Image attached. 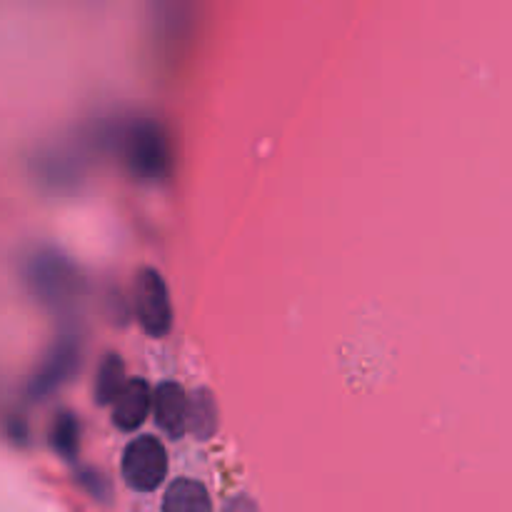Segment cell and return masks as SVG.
Segmentation results:
<instances>
[{
  "label": "cell",
  "instance_id": "10",
  "mask_svg": "<svg viewBox=\"0 0 512 512\" xmlns=\"http://www.w3.org/2000/svg\"><path fill=\"white\" fill-rule=\"evenodd\" d=\"M218 430V408L208 390H200L188 400V433L195 438L208 440Z\"/></svg>",
  "mask_w": 512,
  "mask_h": 512
},
{
  "label": "cell",
  "instance_id": "1",
  "mask_svg": "<svg viewBox=\"0 0 512 512\" xmlns=\"http://www.w3.org/2000/svg\"><path fill=\"white\" fill-rule=\"evenodd\" d=\"M120 153L138 180H163L173 173V140L153 118H135L120 130Z\"/></svg>",
  "mask_w": 512,
  "mask_h": 512
},
{
  "label": "cell",
  "instance_id": "13",
  "mask_svg": "<svg viewBox=\"0 0 512 512\" xmlns=\"http://www.w3.org/2000/svg\"><path fill=\"white\" fill-rule=\"evenodd\" d=\"M223 512H258V505H255L250 498H245V495H240V498L230 500V503L223 508Z\"/></svg>",
  "mask_w": 512,
  "mask_h": 512
},
{
  "label": "cell",
  "instance_id": "4",
  "mask_svg": "<svg viewBox=\"0 0 512 512\" xmlns=\"http://www.w3.org/2000/svg\"><path fill=\"white\" fill-rule=\"evenodd\" d=\"M123 478L138 493H153L168 475V453L153 435H140L123 453Z\"/></svg>",
  "mask_w": 512,
  "mask_h": 512
},
{
  "label": "cell",
  "instance_id": "12",
  "mask_svg": "<svg viewBox=\"0 0 512 512\" xmlns=\"http://www.w3.org/2000/svg\"><path fill=\"white\" fill-rule=\"evenodd\" d=\"M80 485H83V488L88 490L93 498H98V500H108L110 498V485H108V480H105L100 473H93V470H83V473H80Z\"/></svg>",
  "mask_w": 512,
  "mask_h": 512
},
{
  "label": "cell",
  "instance_id": "8",
  "mask_svg": "<svg viewBox=\"0 0 512 512\" xmlns=\"http://www.w3.org/2000/svg\"><path fill=\"white\" fill-rule=\"evenodd\" d=\"M163 512H213V500L203 483L180 478L165 490Z\"/></svg>",
  "mask_w": 512,
  "mask_h": 512
},
{
  "label": "cell",
  "instance_id": "6",
  "mask_svg": "<svg viewBox=\"0 0 512 512\" xmlns=\"http://www.w3.org/2000/svg\"><path fill=\"white\" fill-rule=\"evenodd\" d=\"M150 413L155 415L158 428L173 440L188 433V395L173 380H165L153 390V410Z\"/></svg>",
  "mask_w": 512,
  "mask_h": 512
},
{
  "label": "cell",
  "instance_id": "11",
  "mask_svg": "<svg viewBox=\"0 0 512 512\" xmlns=\"http://www.w3.org/2000/svg\"><path fill=\"white\" fill-rule=\"evenodd\" d=\"M50 445L55 448V453L65 460H73L78 455L80 448V428L78 418H75L70 410H60L53 420V428H50Z\"/></svg>",
  "mask_w": 512,
  "mask_h": 512
},
{
  "label": "cell",
  "instance_id": "2",
  "mask_svg": "<svg viewBox=\"0 0 512 512\" xmlns=\"http://www.w3.org/2000/svg\"><path fill=\"white\" fill-rule=\"evenodd\" d=\"M25 283L38 303L48 308L70 305L80 293V275L75 265L58 250H38L25 263Z\"/></svg>",
  "mask_w": 512,
  "mask_h": 512
},
{
  "label": "cell",
  "instance_id": "5",
  "mask_svg": "<svg viewBox=\"0 0 512 512\" xmlns=\"http://www.w3.org/2000/svg\"><path fill=\"white\" fill-rule=\"evenodd\" d=\"M80 363V345L75 335H63L53 343V348L45 353L43 363L35 370L33 380H30V398H48L55 390L63 388L70 378L75 375Z\"/></svg>",
  "mask_w": 512,
  "mask_h": 512
},
{
  "label": "cell",
  "instance_id": "3",
  "mask_svg": "<svg viewBox=\"0 0 512 512\" xmlns=\"http://www.w3.org/2000/svg\"><path fill=\"white\" fill-rule=\"evenodd\" d=\"M135 318L153 338H163L173 328V303L158 270L143 268L135 275Z\"/></svg>",
  "mask_w": 512,
  "mask_h": 512
},
{
  "label": "cell",
  "instance_id": "7",
  "mask_svg": "<svg viewBox=\"0 0 512 512\" xmlns=\"http://www.w3.org/2000/svg\"><path fill=\"white\" fill-rule=\"evenodd\" d=\"M153 410V388L143 378L125 380L123 390L113 400V423L123 433H133L148 420Z\"/></svg>",
  "mask_w": 512,
  "mask_h": 512
},
{
  "label": "cell",
  "instance_id": "9",
  "mask_svg": "<svg viewBox=\"0 0 512 512\" xmlns=\"http://www.w3.org/2000/svg\"><path fill=\"white\" fill-rule=\"evenodd\" d=\"M125 385V363L118 353H108L103 363L98 365V375H95V403L110 405Z\"/></svg>",
  "mask_w": 512,
  "mask_h": 512
}]
</instances>
